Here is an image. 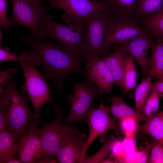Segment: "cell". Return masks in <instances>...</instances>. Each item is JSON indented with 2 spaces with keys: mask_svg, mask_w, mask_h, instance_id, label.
<instances>
[{
  "mask_svg": "<svg viewBox=\"0 0 163 163\" xmlns=\"http://www.w3.org/2000/svg\"><path fill=\"white\" fill-rule=\"evenodd\" d=\"M39 57L43 65V71L48 79L52 80L54 87L61 91L64 87V80L70 73H76L85 75L82 68L85 61L84 56H76L68 52L60 45L38 39L31 31L27 37H20Z\"/></svg>",
  "mask_w": 163,
  "mask_h": 163,
  "instance_id": "1",
  "label": "cell"
},
{
  "mask_svg": "<svg viewBox=\"0 0 163 163\" xmlns=\"http://www.w3.org/2000/svg\"><path fill=\"white\" fill-rule=\"evenodd\" d=\"M19 56V67L25 79L22 89L27 91L34 108L35 116L39 119L42 107L53 102L51 90L45 78L36 67L41 64L37 54L29 50L28 52L21 53Z\"/></svg>",
  "mask_w": 163,
  "mask_h": 163,
  "instance_id": "2",
  "label": "cell"
},
{
  "mask_svg": "<svg viewBox=\"0 0 163 163\" xmlns=\"http://www.w3.org/2000/svg\"><path fill=\"white\" fill-rule=\"evenodd\" d=\"M39 39L51 38L57 41L68 52L76 56L83 54L84 28L83 20L63 24L54 21L47 13L41 19Z\"/></svg>",
  "mask_w": 163,
  "mask_h": 163,
  "instance_id": "3",
  "label": "cell"
},
{
  "mask_svg": "<svg viewBox=\"0 0 163 163\" xmlns=\"http://www.w3.org/2000/svg\"><path fill=\"white\" fill-rule=\"evenodd\" d=\"M16 81L12 78L0 90V106L7 114V129L15 133L18 138L25 130L34 114L30 109L25 91L21 93L16 89Z\"/></svg>",
  "mask_w": 163,
  "mask_h": 163,
  "instance_id": "4",
  "label": "cell"
},
{
  "mask_svg": "<svg viewBox=\"0 0 163 163\" xmlns=\"http://www.w3.org/2000/svg\"><path fill=\"white\" fill-rule=\"evenodd\" d=\"M110 16L109 11H101L90 14L82 20L84 38L83 54L89 53L102 58L108 53L110 50L105 45V37Z\"/></svg>",
  "mask_w": 163,
  "mask_h": 163,
  "instance_id": "5",
  "label": "cell"
},
{
  "mask_svg": "<svg viewBox=\"0 0 163 163\" xmlns=\"http://www.w3.org/2000/svg\"><path fill=\"white\" fill-rule=\"evenodd\" d=\"M141 18L129 15L110 14L105 37L107 48L110 50V46L113 43H123L147 31Z\"/></svg>",
  "mask_w": 163,
  "mask_h": 163,
  "instance_id": "6",
  "label": "cell"
},
{
  "mask_svg": "<svg viewBox=\"0 0 163 163\" xmlns=\"http://www.w3.org/2000/svg\"><path fill=\"white\" fill-rule=\"evenodd\" d=\"M74 94L69 95L67 100L71 105L68 116L63 122L70 124L74 122L82 123L87 116L94 100L100 96L101 90L96 85L85 80L73 82Z\"/></svg>",
  "mask_w": 163,
  "mask_h": 163,
  "instance_id": "7",
  "label": "cell"
},
{
  "mask_svg": "<svg viewBox=\"0 0 163 163\" xmlns=\"http://www.w3.org/2000/svg\"><path fill=\"white\" fill-rule=\"evenodd\" d=\"M12 15L11 26H23L29 28L37 37L41 19L47 13L49 8L41 5L38 0H11Z\"/></svg>",
  "mask_w": 163,
  "mask_h": 163,
  "instance_id": "8",
  "label": "cell"
},
{
  "mask_svg": "<svg viewBox=\"0 0 163 163\" xmlns=\"http://www.w3.org/2000/svg\"><path fill=\"white\" fill-rule=\"evenodd\" d=\"M103 92L101 90L99 106L97 107L93 106L89 109L87 113L85 122L88 125L89 133L82 151L81 163L82 162L90 145L99 136L110 130H114L117 135L121 133L116 119L110 116L109 106L104 104L102 97Z\"/></svg>",
  "mask_w": 163,
  "mask_h": 163,
  "instance_id": "9",
  "label": "cell"
},
{
  "mask_svg": "<svg viewBox=\"0 0 163 163\" xmlns=\"http://www.w3.org/2000/svg\"><path fill=\"white\" fill-rule=\"evenodd\" d=\"M38 119L34 115L18 139L19 158L23 163H36L47 155L42 146Z\"/></svg>",
  "mask_w": 163,
  "mask_h": 163,
  "instance_id": "10",
  "label": "cell"
},
{
  "mask_svg": "<svg viewBox=\"0 0 163 163\" xmlns=\"http://www.w3.org/2000/svg\"><path fill=\"white\" fill-rule=\"evenodd\" d=\"M50 7L58 8L64 13V21L70 24L82 20L88 15L101 11H107L103 3L97 0H49Z\"/></svg>",
  "mask_w": 163,
  "mask_h": 163,
  "instance_id": "11",
  "label": "cell"
},
{
  "mask_svg": "<svg viewBox=\"0 0 163 163\" xmlns=\"http://www.w3.org/2000/svg\"><path fill=\"white\" fill-rule=\"evenodd\" d=\"M87 135L75 127L63 125L60 147L56 156L57 163H81Z\"/></svg>",
  "mask_w": 163,
  "mask_h": 163,
  "instance_id": "12",
  "label": "cell"
},
{
  "mask_svg": "<svg viewBox=\"0 0 163 163\" xmlns=\"http://www.w3.org/2000/svg\"><path fill=\"white\" fill-rule=\"evenodd\" d=\"M86 70L85 79L96 85L103 92L110 93L114 83L113 75L105 62L89 53L84 54Z\"/></svg>",
  "mask_w": 163,
  "mask_h": 163,
  "instance_id": "13",
  "label": "cell"
},
{
  "mask_svg": "<svg viewBox=\"0 0 163 163\" xmlns=\"http://www.w3.org/2000/svg\"><path fill=\"white\" fill-rule=\"evenodd\" d=\"M56 117L51 122L39 129L43 148L47 155L56 157L62 139L63 111L58 104L54 107Z\"/></svg>",
  "mask_w": 163,
  "mask_h": 163,
  "instance_id": "14",
  "label": "cell"
},
{
  "mask_svg": "<svg viewBox=\"0 0 163 163\" xmlns=\"http://www.w3.org/2000/svg\"><path fill=\"white\" fill-rule=\"evenodd\" d=\"M155 43L153 36L146 31L136 38L121 43L137 61L144 76L147 74L151 68V60L148 56V51Z\"/></svg>",
  "mask_w": 163,
  "mask_h": 163,
  "instance_id": "15",
  "label": "cell"
},
{
  "mask_svg": "<svg viewBox=\"0 0 163 163\" xmlns=\"http://www.w3.org/2000/svg\"><path fill=\"white\" fill-rule=\"evenodd\" d=\"M113 51L102 58L108 67L113 76L114 83L123 94L124 91L123 76L125 62L129 54L121 43H116Z\"/></svg>",
  "mask_w": 163,
  "mask_h": 163,
  "instance_id": "16",
  "label": "cell"
},
{
  "mask_svg": "<svg viewBox=\"0 0 163 163\" xmlns=\"http://www.w3.org/2000/svg\"><path fill=\"white\" fill-rule=\"evenodd\" d=\"M110 101L111 105L109 107V113L117 121L128 117H134L138 121L145 122L148 119L142 113H139L129 107L119 97L113 95Z\"/></svg>",
  "mask_w": 163,
  "mask_h": 163,
  "instance_id": "17",
  "label": "cell"
},
{
  "mask_svg": "<svg viewBox=\"0 0 163 163\" xmlns=\"http://www.w3.org/2000/svg\"><path fill=\"white\" fill-rule=\"evenodd\" d=\"M111 15H127L141 18L137 10L138 0H98Z\"/></svg>",
  "mask_w": 163,
  "mask_h": 163,
  "instance_id": "18",
  "label": "cell"
},
{
  "mask_svg": "<svg viewBox=\"0 0 163 163\" xmlns=\"http://www.w3.org/2000/svg\"><path fill=\"white\" fill-rule=\"evenodd\" d=\"M137 131L152 137L163 144V111L148 118L142 124L138 125Z\"/></svg>",
  "mask_w": 163,
  "mask_h": 163,
  "instance_id": "19",
  "label": "cell"
},
{
  "mask_svg": "<svg viewBox=\"0 0 163 163\" xmlns=\"http://www.w3.org/2000/svg\"><path fill=\"white\" fill-rule=\"evenodd\" d=\"M156 37V42L151 47L152 66L147 74L163 81V39L159 36Z\"/></svg>",
  "mask_w": 163,
  "mask_h": 163,
  "instance_id": "20",
  "label": "cell"
},
{
  "mask_svg": "<svg viewBox=\"0 0 163 163\" xmlns=\"http://www.w3.org/2000/svg\"><path fill=\"white\" fill-rule=\"evenodd\" d=\"M18 137L8 129L0 132V163L15 156L18 151Z\"/></svg>",
  "mask_w": 163,
  "mask_h": 163,
  "instance_id": "21",
  "label": "cell"
},
{
  "mask_svg": "<svg viewBox=\"0 0 163 163\" xmlns=\"http://www.w3.org/2000/svg\"><path fill=\"white\" fill-rule=\"evenodd\" d=\"M146 30L153 36L163 38V10L141 18Z\"/></svg>",
  "mask_w": 163,
  "mask_h": 163,
  "instance_id": "22",
  "label": "cell"
},
{
  "mask_svg": "<svg viewBox=\"0 0 163 163\" xmlns=\"http://www.w3.org/2000/svg\"><path fill=\"white\" fill-rule=\"evenodd\" d=\"M151 77L144 78L136 88L134 92L135 106L136 110L142 113L144 106L152 89Z\"/></svg>",
  "mask_w": 163,
  "mask_h": 163,
  "instance_id": "23",
  "label": "cell"
},
{
  "mask_svg": "<svg viewBox=\"0 0 163 163\" xmlns=\"http://www.w3.org/2000/svg\"><path fill=\"white\" fill-rule=\"evenodd\" d=\"M125 95L135 88L136 85V72L134 58L129 54L126 58L123 76Z\"/></svg>",
  "mask_w": 163,
  "mask_h": 163,
  "instance_id": "24",
  "label": "cell"
},
{
  "mask_svg": "<svg viewBox=\"0 0 163 163\" xmlns=\"http://www.w3.org/2000/svg\"><path fill=\"white\" fill-rule=\"evenodd\" d=\"M100 141L103 143L101 149L94 155L91 156H85L82 163H101L105 159L115 142L118 138L113 136L109 137L102 136Z\"/></svg>",
  "mask_w": 163,
  "mask_h": 163,
  "instance_id": "25",
  "label": "cell"
},
{
  "mask_svg": "<svg viewBox=\"0 0 163 163\" xmlns=\"http://www.w3.org/2000/svg\"><path fill=\"white\" fill-rule=\"evenodd\" d=\"M137 10L141 17L163 10V0H138Z\"/></svg>",
  "mask_w": 163,
  "mask_h": 163,
  "instance_id": "26",
  "label": "cell"
},
{
  "mask_svg": "<svg viewBox=\"0 0 163 163\" xmlns=\"http://www.w3.org/2000/svg\"><path fill=\"white\" fill-rule=\"evenodd\" d=\"M162 97L161 93L152 89L143 107L142 113L147 118L157 113L158 109L160 99Z\"/></svg>",
  "mask_w": 163,
  "mask_h": 163,
  "instance_id": "27",
  "label": "cell"
},
{
  "mask_svg": "<svg viewBox=\"0 0 163 163\" xmlns=\"http://www.w3.org/2000/svg\"><path fill=\"white\" fill-rule=\"evenodd\" d=\"M121 133L125 136H130L135 135L137 131L138 122L134 117L125 118L117 121Z\"/></svg>",
  "mask_w": 163,
  "mask_h": 163,
  "instance_id": "28",
  "label": "cell"
},
{
  "mask_svg": "<svg viewBox=\"0 0 163 163\" xmlns=\"http://www.w3.org/2000/svg\"><path fill=\"white\" fill-rule=\"evenodd\" d=\"M135 135L125 136L122 140L125 156V163H133L136 151Z\"/></svg>",
  "mask_w": 163,
  "mask_h": 163,
  "instance_id": "29",
  "label": "cell"
},
{
  "mask_svg": "<svg viewBox=\"0 0 163 163\" xmlns=\"http://www.w3.org/2000/svg\"><path fill=\"white\" fill-rule=\"evenodd\" d=\"M147 163H163V144L156 141L151 146Z\"/></svg>",
  "mask_w": 163,
  "mask_h": 163,
  "instance_id": "30",
  "label": "cell"
},
{
  "mask_svg": "<svg viewBox=\"0 0 163 163\" xmlns=\"http://www.w3.org/2000/svg\"><path fill=\"white\" fill-rule=\"evenodd\" d=\"M122 140L118 138L110 151V156L114 159L116 163H125V154Z\"/></svg>",
  "mask_w": 163,
  "mask_h": 163,
  "instance_id": "31",
  "label": "cell"
},
{
  "mask_svg": "<svg viewBox=\"0 0 163 163\" xmlns=\"http://www.w3.org/2000/svg\"><path fill=\"white\" fill-rule=\"evenodd\" d=\"M0 42V64L7 61H15L20 62V57L16 56L15 53H11L10 49L6 46H3Z\"/></svg>",
  "mask_w": 163,
  "mask_h": 163,
  "instance_id": "32",
  "label": "cell"
},
{
  "mask_svg": "<svg viewBox=\"0 0 163 163\" xmlns=\"http://www.w3.org/2000/svg\"><path fill=\"white\" fill-rule=\"evenodd\" d=\"M7 0H0V25L6 29L10 27V19L7 17Z\"/></svg>",
  "mask_w": 163,
  "mask_h": 163,
  "instance_id": "33",
  "label": "cell"
},
{
  "mask_svg": "<svg viewBox=\"0 0 163 163\" xmlns=\"http://www.w3.org/2000/svg\"><path fill=\"white\" fill-rule=\"evenodd\" d=\"M151 146L147 145L144 149L139 151L137 150L135 153L133 163L147 162Z\"/></svg>",
  "mask_w": 163,
  "mask_h": 163,
  "instance_id": "34",
  "label": "cell"
},
{
  "mask_svg": "<svg viewBox=\"0 0 163 163\" xmlns=\"http://www.w3.org/2000/svg\"><path fill=\"white\" fill-rule=\"evenodd\" d=\"M18 69L8 68L0 72V90L3 89L5 86L12 78V75L15 73Z\"/></svg>",
  "mask_w": 163,
  "mask_h": 163,
  "instance_id": "35",
  "label": "cell"
},
{
  "mask_svg": "<svg viewBox=\"0 0 163 163\" xmlns=\"http://www.w3.org/2000/svg\"><path fill=\"white\" fill-rule=\"evenodd\" d=\"M152 89H154L161 94L163 98V81H159L152 83Z\"/></svg>",
  "mask_w": 163,
  "mask_h": 163,
  "instance_id": "36",
  "label": "cell"
},
{
  "mask_svg": "<svg viewBox=\"0 0 163 163\" xmlns=\"http://www.w3.org/2000/svg\"><path fill=\"white\" fill-rule=\"evenodd\" d=\"M57 162L56 159L50 157L48 155L39 159L37 161L36 163H56Z\"/></svg>",
  "mask_w": 163,
  "mask_h": 163,
  "instance_id": "37",
  "label": "cell"
},
{
  "mask_svg": "<svg viewBox=\"0 0 163 163\" xmlns=\"http://www.w3.org/2000/svg\"><path fill=\"white\" fill-rule=\"evenodd\" d=\"M3 163H23V162L19 158H17L14 156L8 158L4 161Z\"/></svg>",
  "mask_w": 163,
  "mask_h": 163,
  "instance_id": "38",
  "label": "cell"
},
{
  "mask_svg": "<svg viewBox=\"0 0 163 163\" xmlns=\"http://www.w3.org/2000/svg\"><path fill=\"white\" fill-rule=\"evenodd\" d=\"M101 163H116V162L114 159L110 156V157H107L106 159H104L101 162Z\"/></svg>",
  "mask_w": 163,
  "mask_h": 163,
  "instance_id": "39",
  "label": "cell"
},
{
  "mask_svg": "<svg viewBox=\"0 0 163 163\" xmlns=\"http://www.w3.org/2000/svg\"><path fill=\"white\" fill-rule=\"evenodd\" d=\"M38 0L40 1L41 2L42 1H47V2H48V1H49V0Z\"/></svg>",
  "mask_w": 163,
  "mask_h": 163,
  "instance_id": "40",
  "label": "cell"
},
{
  "mask_svg": "<svg viewBox=\"0 0 163 163\" xmlns=\"http://www.w3.org/2000/svg\"><path fill=\"white\" fill-rule=\"evenodd\" d=\"M161 38H162L163 39V38H162V37H161Z\"/></svg>",
  "mask_w": 163,
  "mask_h": 163,
  "instance_id": "41",
  "label": "cell"
}]
</instances>
